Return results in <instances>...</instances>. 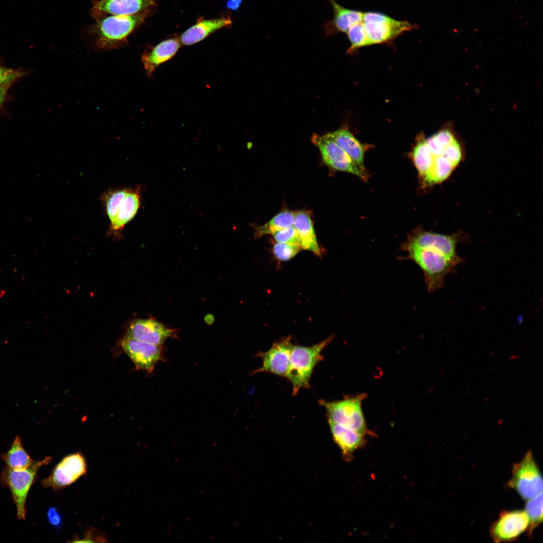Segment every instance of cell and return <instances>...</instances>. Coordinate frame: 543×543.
Segmentation results:
<instances>
[{
    "mask_svg": "<svg viewBox=\"0 0 543 543\" xmlns=\"http://www.w3.org/2000/svg\"><path fill=\"white\" fill-rule=\"evenodd\" d=\"M149 14L145 13L131 16L110 15L96 19L90 29L95 38L96 45L102 50L120 47Z\"/></svg>",
    "mask_w": 543,
    "mask_h": 543,
    "instance_id": "1",
    "label": "cell"
},
{
    "mask_svg": "<svg viewBox=\"0 0 543 543\" xmlns=\"http://www.w3.org/2000/svg\"><path fill=\"white\" fill-rule=\"evenodd\" d=\"M332 335L311 346L294 345L286 377L292 385V394L297 395L301 388H309L313 370L323 358V350L332 341Z\"/></svg>",
    "mask_w": 543,
    "mask_h": 543,
    "instance_id": "2",
    "label": "cell"
},
{
    "mask_svg": "<svg viewBox=\"0 0 543 543\" xmlns=\"http://www.w3.org/2000/svg\"><path fill=\"white\" fill-rule=\"evenodd\" d=\"M404 249L408 252L405 258L413 261L422 270L430 293L440 290L445 276L455 269L456 265L435 249L419 247H405Z\"/></svg>",
    "mask_w": 543,
    "mask_h": 543,
    "instance_id": "3",
    "label": "cell"
},
{
    "mask_svg": "<svg viewBox=\"0 0 543 543\" xmlns=\"http://www.w3.org/2000/svg\"><path fill=\"white\" fill-rule=\"evenodd\" d=\"M52 458L46 457L40 461H34L29 467L14 470L6 467L1 474V483L11 491L19 519H25L26 503L29 491L35 482L40 467L50 463Z\"/></svg>",
    "mask_w": 543,
    "mask_h": 543,
    "instance_id": "4",
    "label": "cell"
},
{
    "mask_svg": "<svg viewBox=\"0 0 543 543\" xmlns=\"http://www.w3.org/2000/svg\"><path fill=\"white\" fill-rule=\"evenodd\" d=\"M363 396H356L336 401L321 400L319 403L326 411L328 422L336 423L366 434V422L362 409Z\"/></svg>",
    "mask_w": 543,
    "mask_h": 543,
    "instance_id": "5",
    "label": "cell"
},
{
    "mask_svg": "<svg viewBox=\"0 0 543 543\" xmlns=\"http://www.w3.org/2000/svg\"><path fill=\"white\" fill-rule=\"evenodd\" d=\"M507 486L515 490L526 501L542 492V475L531 450L513 465Z\"/></svg>",
    "mask_w": 543,
    "mask_h": 543,
    "instance_id": "6",
    "label": "cell"
},
{
    "mask_svg": "<svg viewBox=\"0 0 543 543\" xmlns=\"http://www.w3.org/2000/svg\"><path fill=\"white\" fill-rule=\"evenodd\" d=\"M362 23L368 45L386 42L416 28L407 21L373 12L363 13Z\"/></svg>",
    "mask_w": 543,
    "mask_h": 543,
    "instance_id": "7",
    "label": "cell"
},
{
    "mask_svg": "<svg viewBox=\"0 0 543 543\" xmlns=\"http://www.w3.org/2000/svg\"><path fill=\"white\" fill-rule=\"evenodd\" d=\"M87 472L84 457L79 451L65 456L54 467L50 475L43 479L42 485L54 490L64 489L72 484Z\"/></svg>",
    "mask_w": 543,
    "mask_h": 543,
    "instance_id": "8",
    "label": "cell"
},
{
    "mask_svg": "<svg viewBox=\"0 0 543 543\" xmlns=\"http://www.w3.org/2000/svg\"><path fill=\"white\" fill-rule=\"evenodd\" d=\"M311 141L319 149L323 161L327 166L337 170L352 173L364 180L366 179V172L354 162L331 139L325 135L322 136L314 134Z\"/></svg>",
    "mask_w": 543,
    "mask_h": 543,
    "instance_id": "9",
    "label": "cell"
},
{
    "mask_svg": "<svg viewBox=\"0 0 543 543\" xmlns=\"http://www.w3.org/2000/svg\"><path fill=\"white\" fill-rule=\"evenodd\" d=\"M529 517L523 510L502 511L490 527V534L495 542H507L515 540L528 530Z\"/></svg>",
    "mask_w": 543,
    "mask_h": 543,
    "instance_id": "10",
    "label": "cell"
},
{
    "mask_svg": "<svg viewBox=\"0 0 543 543\" xmlns=\"http://www.w3.org/2000/svg\"><path fill=\"white\" fill-rule=\"evenodd\" d=\"M156 6L154 0H97L91 9L97 19L106 16H131L150 13Z\"/></svg>",
    "mask_w": 543,
    "mask_h": 543,
    "instance_id": "11",
    "label": "cell"
},
{
    "mask_svg": "<svg viewBox=\"0 0 543 543\" xmlns=\"http://www.w3.org/2000/svg\"><path fill=\"white\" fill-rule=\"evenodd\" d=\"M122 347L138 369L152 372L162 354L161 346L125 336Z\"/></svg>",
    "mask_w": 543,
    "mask_h": 543,
    "instance_id": "12",
    "label": "cell"
},
{
    "mask_svg": "<svg viewBox=\"0 0 543 543\" xmlns=\"http://www.w3.org/2000/svg\"><path fill=\"white\" fill-rule=\"evenodd\" d=\"M458 236L430 232H421L410 237L405 247L430 248L442 253L456 265L463 261L457 251Z\"/></svg>",
    "mask_w": 543,
    "mask_h": 543,
    "instance_id": "13",
    "label": "cell"
},
{
    "mask_svg": "<svg viewBox=\"0 0 543 543\" xmlns=\"http://www.w3.org/2000/svg\"><path fill=\"white\" fill-rule=\"evenodd\" d=\"M291 339V337L289 336L274 343L267 351L259 352L256 355L261 358L262 364L253 373L267 372L281 377H286L294 346Z\"/></svg>",
    "mask_w": 543,
    "mask_h": 543,
    "instance_id": "14",
    "label": "cell"
},
{
    "mask_svg": "<svg viewBox=\"0 0 543 543\" xmlns=\"http://www.w3.org/2000/svg\"><path fill=\"white\" fill-rule=\"evenodd\" d=\"M174 331L152 318L137 319L130 324L125 336L162 345L173 335Z\"/></svg>",
    "mask_w": 543,
    "mask_h": 543,
    "instance_id": "15",
    "label": "cell"
},
{
    "mask_svg": "<svg viewBox=\"0 0 543 543\" xmlns=\"http://www.w3.org/2000/svg\"><path fill=\"white\" fill-rule=\"evenodd\" d=\"M141 205L140 186L129 189L113 219L110 222L108 234L120 236L125 226L136 216Z\"/></svg>",
    "mask_w": 543,
    "mask_h": 543,
    "instance_id": "16",
    "label": "cell"
},
{
    "mask_svg": "<svg viewBox=\"0 0 543 543\" xmlns=\"http://www.w3.org/2000/svg\"><path fill=\"white\" fill-rule=\"evenodd\" d=\"M180 44L178 38L172 37L146 49L142 55L141 61L147 76H151L159 66L171 59L178 51Z\"/></svg>",
    "mask_w": 543,
    "mask_h": 543,
    "instance_id": "17",
    "label": "cell"
},
{
    "mask_svg": "<svg viewBox=\"0 0 543 543\" xmlns=\"http://www.w3.org/2000/svg\"><path fill=\"white\" fill-rule=\"evenodd\" d=\"M231 24L232 21L229 16L199 20L182 34L180 42L186 46L195 44L217 30Z\"/></svg>",
    "mask_w": 543,
    "mask_h": 543,
    "instance_id": "18",
    "label": "cell"
},
{
    "mask_svg": "<svg viewBox=\"0 0 543 543\" xmlns=\"http://www.w3.org/2000/svg\"><path fill=\"white\" fill-rule=\"evenodd\" d=\"M293 226L298 233L301 248L321 256V251L310 212L305 210L295 212Z\"/></svg>",
    "mask_w": 543,
    "mask_h": 543,
    "instance_id": "19",
    "label": "cell"
},
{
    "mask_svg": "<svg viewBox=\"0 0 543 543\" xmlns=\"http://www.w3.org/2000/svg\"><path fill=\"white\" fill-rule=\"evenodd\" d=\"M333 10V17L325 25L328 35L339 32L346 33L354 24L360 22L363 13L350 10L339 5L335 0H329Z\"/></svg>",
    "mask_w": 543,
    "mask_h": 543,
    "instance_id": "20",
    "label": "cell"
},
{
    "mask_svg": "<svg viewBox=\"0 0 543 543\" xmlns=\"http://www.w3.org/2000/svg\"><path fill=\"white\" fill-rule=\"evenodd\" d=\"M334 442L346 459H350L354 451L364 443L365 434L336 423L328 422Z\"/></svg>",
    "mask_w": 543,
    "mask_h": 543,
    "instance_id": "21",
    "label": "cell"
},
{
    "mask_svg": "<svg viewBox=\"0 0 543 543\" xmlns=\"http://www.w3.org/2000/svg\"><path fill=\"white\" fill-rule=\"evenodd\" d=\"M325 135L333 140L354 162L366 171L363 146L347 129L341 128Z\"/></svg>",
    "mask_w": 543,
    "mask_h": 543,
    "instance_id": "22",
    "label": "cell"
},
{
    "mask_svg": "<svg viewBox=\"0 0 543 543\" xmlns=\"http://www.w3.org/2000/svg\"><path fill=\"white\" fill-rule=\"evenodd\" d=\"M6 467L14 470L26 469L34 462L23 447L21 438L17 436L10 449L2 455Z\"/></svg>",
    "mask_w": 543,
    "mask_h": 543,
    "instance_id": "23",
    "label": "cell"
},
{
    "mask_svg": "<svg viewBox=\"0 0 543 543\" xmlns=\"http://www.w3.org/2000/svg\"><path fill=\"white\" fill-rule=\"evenodd\" d=\"M295 212L284 210L277 214L269 221L260 226H256L254 238L273 234L284 228L293 226Z\"/></svg>",
    "mask_w": 543,
    "mask_h": 543,
    "instance_id": "24",
    "label": "cell"
},
{
    "mask_svg": "<svg viewBox=\"0 0 543 543\" xmlns=\"http://www.w3.org/2000/svg\"><path fill=\"white\" fill-rule=\"evenodd\" d=\"M129 189L127 188L111 189L102 194L101 201L104 207L105 213L110 222L114 218Z\"/></svg>",
    "mask_w": 543,
    "mask_h": 543,
    "instance_id": "25",
    "label": "cell"
},
{
    "mask_svg": "<svg viewBox=\"0 0 543 543\" xmlns=\"http://www.w3.org/2000/svg\"><path fill=\"white\" fill-rule=\"evenodd\" d=\"M414 164L420 176L423 177L429 170L432 162V155L425 140H420L413 152Z\"/></svg>",
    "mask_w": 543,
    "mask_h": 543,
    "instance_id": "26",
    "label": "cell"
},
{
    "mask_svg": "<svg viewBox=\"0 0 543 543\" xmlns=\"http://www.w3.org/2000/svg\"><path fill=\"white\" fill-rule=\"evenodd\" d=\"M525 511L529 519L527 530L530 535L542 521V492L526 501Z\"/></svg>",
    "mask_w": 543,
    "mask_h": 543,
    "instance_id": "27",
    "label": "cell"
},
{
    "mask_svg": "<svg viewBox=\"0 0 543 543\" xmlns=\"http://www.w3.org/2000/svg\"><path fill=\"white\" fill-rule=\"evenodd\" d=\"M346 33L351 44L349 50L368 45L362 20L353 25Z\"/></svg>",
    "mask_w": 543,
    "mask_h": 543,
    "instance_id": "28",
    "label": "cell"
},
{
    "mask_svg": "<svg viewBox=\"0 0 543 543\" xmlns=\"http://www.w3.org/2000/svg\"><path fill=\"white\" fill-rule=\"evenodd\" d=\"M300 246L276 242L273 246L275 256L282 261H288L294 257L300 251Z\"/></svg>",
    "mask_w": 543,
    "mask_h": 543,
    "instance_id": "29",
    "label": "cell"
},
{
    "mask_svg": "<svg viewBox=\"0 0 543 543\" xmlns=\"http://www.w3.org/2000/svg\"><path fill=\"white\" fill-rule=\"evenodd\" d=\"M272 235L277 242L300 246L298 233L293 226L278 230Z\"/></svg>",
    "mask_w": 543,
    "mask_h": 543,
    "instance_id": "30",
    "label": "cell"
},
{
    "mask_svg": "<svg viewBox=\"0 0 543 543\" xmlns=\"http://www.w3.org/2000/svg\"><path fill=\"white\" fill-rule=\"evenodd\" d=\"M25 74L26 72L23 70L0 65V87L9 89L17 80Z\"/></svg>",
    "mask_w": 543,
    "mask_h": 543,
    "instance_id": "31",
    "label": "cell"
},
{
    "mask_svg": "<svg viewBox=\"0 0 543 543\" xmlns=\"http://www.w3.org/2000/svg\"><path fill=\"white\" fill-rule=\"evenodd\" d=\"M71 542H104L108 541L102 532L96 528L91 527L86 530L82 538H74Z\"/></svg>",
    "mask_w": 543,
    "mask_h": 543,
    "instance_id": "32",
    "label": "cell"
},
{
    "mask_svg": "<svg viewBox=\"0 0 543 543\" xmlns=\"http://www.w3.org/2000/svg\"><path fill=\"white\" fill-rule=\"evenodd\" d=\"M49 522L54 527H60L62 524V517L59 512L55 507L50 508L47 512Z\"/></svg>",
    "mask_w": 543,
    "mask_h": 543,
    "instance_id": "33",
    "label": "cell"
},
{
    "mask_svg": "<svg viewBox=\"0 0 543 543\" xmlns=\"http://www.w3.org/2000/svg\"><path fill=\"white\" fill-rule=\"evenodd\" d=\"M242 0H228L226 3V7L228 9L236 11L240 7Z\"/></svg>",
    "mask_w": 543,
    "mask_h": 543,
    "instance_id": "34",
    "label": "cell"
},
{
    "mask_svg": "<svg viewBox=\"0 0 543 543\" xmlns=\"http://www.w3.org/2000/svg\"><path fill=\"white\" fill-rule=\"evenodd\" d=\"M9 89L0 87V109L5 102L6 96Z\"/></svg>",
    "mask_w": 543,
    "mask_h": 543,
    "instance_id": "35",
    "label": "cell"
}]
</instances>
